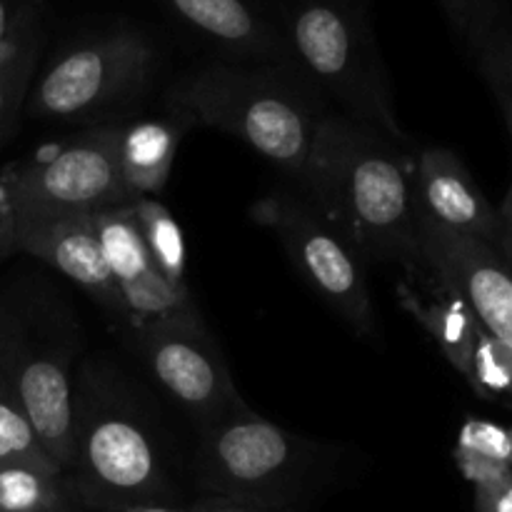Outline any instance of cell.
Wrapping results in <instances>:
<instances>
[{"label":"cell","instance_id":"6da1fadb","mask_svg":"<svg viewBox=\"0 0 512 512\" xmlns=\"http://www.w3.org/2000/svg\"><path fill=\"white\" fill-rule=\"evenodd\" d=\"M300 183L360 258L418 268L415 155L345 115L325 113Z\"/></svg>","mask_w":512,"mask_h":512},{"label":"cell","instance_id":"7a4b0ae2","mask_svg":"<svg viewBox=\"0 0 512 512\" xmlns=\"http://www.w3.org/2000/svg\"><path fill=\"white\" fill-rule=\"evenodd\" d=\"M295 68L243 70L210 65L170 88L168 105L185 123L208 125L303 178L325 113Z\"/></svg>","mask_w":512,"mask_h":512},{"label":"cell","instance_id":"3957f363","mask_svg":"<svg viewBox=\"0 0 512 512\" xmlns=\"http://www.w3.org/2000/svg\"><path fill=\"white\" fill-rule=\"evenodd\" d=\"M285 40L295 68L328 93L345 118L410 148L400 125L388 75L363 13L345 0H293L285 8Z\"/></svg>","mask_w":512,"mask_h":512},{"label":"cell","instance_id":"277c9868","mask_svg":"<svg viewBox=\"0 0 512 512\" xmlns=\"http://www.w3.org/2000/svg\"><path fill=\"white\" fill-rule=\"evenodd\" d=\"M68 475L88 510L113 512L140 503H168L173 495L150 425L123 398L95 390L93 378L75 393Z\"/></svg>","mask_w":512,"mask_h":512},{"label":"cell","instance_id":"5b68a950","mask_svg":"<svg viewBox=\"0 0 512 512\" xmlns=\"http://www.w3.org/2000/svg\"><path fill=\"white\" fill-rule=\"evenodd\" d=\"M330 458L328 445L288 433L245 408L200 428L198 480L210 495L285 512Z\"/></svg>","mask_w":512,"mask_h":512},{"label":"cell","instance_id":"8992f818","mask_svg":"<svg viewBox=\"0 0 512 512\" xmlns=\"http://www.w3.org/2000/svg\"><path fill=\"white\" fill-rule=\"evenodd\" d=\"M120 125L100 123L18 165L3 178L5 233L20 225L88 218L133 205L118 160Z\"/></svg>","mask_w":512,"mask_h":512},{"label":"cell","instance_id":"52a82bcc","mask_svg":"<svg viewBox=\"0 0 512 512\" xmlns=\"http://www.w3.org/2000/svg\"><path fill=\"white\" fill-rule=\"evenodd\" d=\"M253 220L278 235L300 278L363 338L378 335L365 260L310 200L275 193L253 205Z\"/></svg>","mask_w":512,"mask_h":512},{"label":"cell","instance_id":"ba28073f","mask_svg":"<svg viewBox=\"0 0 512 512\" xmlns=\"http://www.w3.org/2000/svg\"><path fill=\"white\" fill-rule=\"evenodd\" d=\"M155 53L133 30L100 35L60 55L35 83L30 108L48 120H95L143 93Z\"/></svg>","mask_w":512,"mask_h":512},{"label":"cell","instance_id":"9c48e42d","mask_svg":"<svg viewBox=\"0 0 512 512\" xmlns=\"http://www.w3.org/2000/svg\"><path fill=\"white\" fill-rule=\"evenodd\" d=\"M73 340L43 330L15 308H0V375L18 395L45 453L68 473L75 438Z\"/></svg>","mask_w":512,"mask_h":512},{"label":"cell","instance_id":"30bf717a","mask_svg":"<svg viewBox=\"0 0 512 512\" xmlns=\"http://www.w3.org/2000/svg\"><path fill=\"white\" fill-rule=\"evenodd\" d=\"M135 333L153 378L200 428L248 408L198 310L150 320Z\"/></svg>","mask_w":512,"mask_h":512},{"label":"cell","instance_id":"8fae6325","mask_svg":"<svg viewBox=\"0 0 512 512\" xmlns=\"http://www.w3.org/2000/svg\"><path fill=\"white\" fill-rule=\"evenodd\" d=\"M458 293L480 325L512 348V268L485 240L420 220V265Z\"/></svg>","mask_w":512,"mask_h":512},{"label":"cell","instance_id":"7c38bea8","mask_svg":"<svg viewBox=\"0 0 512 512\" xmlns=\"http://www.w3.org/2000/svg\"><path fill=\"white\" fill-rule=\"evenodd\" d=\"M93 225L103 245L105 263L118 285L125 320L133 328L165 315L198 310L188 288L173 285L155 268L130 205L93 215Z\"/></svg>","mask_w":512,"mask_h":512},{"label":"cell","instance_id":"4fadbf2b","mask_svg":"<svg viewBox=\"0 0 512 512\" xmlns=\"http://www.w3.org/2000/svg\"><path fill=\"white\" fill-rule=\"evenodd\" d=\"M415 200L425 223L498 245V210L453 150L425 148L415 155Z\"/></svg>","mask_w":512,"mask_h":512},{"label":"cell","instance_id":"5bb4252c","mask_svg":"<svg viewBox=\"0 0 512 512\" xmlns=\"http://www.w3.org/2000/svg\"><path fill=\"white\" fill-rule=\"evenodd\" d=\"M5 243L50 263L60 273L68 275L73 283H78L103 308L125 318L123 300H120L118 285L105 263L93 215L20 225V228L5 233Z\"/></svg>","mask_w":512,"mask_h":512},{"label":"cell","instance_id":"9a60e30c","mask_svg":"<svg viewBox=\"0 0 512 512\" xmlns=\"http://www.w3.org/2000/svg\"><path fill=\"white\" fill-rule=\"evenodd\" d=\"M168 5L183 23L228 53L295 68L283 30L273 28L245 0H168Z\"/></svg>","mask_w":512,"mask_h":512},{"label":"cell","instance_id":"2e32d148","mask_svg":"<svg viewBox=\"0 0 512 512\" xmlns=\"http://www.w3.org/2000/svg\"><path fill=\"white\" fill-rule=\"evenodd\" d=\"M405 273L415 275V278L405 275L408 280L400 285L405 310L433 335L445 358L455 365V370L465 375L470 358H473L480 323L470 313L468 305L458 298V293L440 278H435L430 270L413 268Z\"/></svg>","mask_w":512,"mask_h":512},{"label":"cell","instance_id":"e0dca14e","mask_svg":"<svg viewBox=\"0 0 512 512\" xmlns=\"http://www.w3.org/2000/svg\"><path fill=\"white\" fill-rule=\"evenodd\" d=\"M183 128L175 120L145 118L120 125L118 160L130 198H155L175 165Z\"/></svg>","mask_w":512,"mask_h":512},{"label":"cell","instance_id":"ac0fdd59","mask_svg":"<svg viewBox=\"0 0 512 512\" xmlns=\"http://www.w3.org/2000/svg\"><path fill=\"white\" fill-rule=\"evenodd\" d=\"M73 478L60 470L0 465V512H85Z\"/></svg>","mask_w":512,"mask_h":512},{"label":"cell","instance_id":"d6986e66","mask_svg":"<svg viewBox=\"0 0 512 512\" xmlns=\"http://www.w3.org/2000/svg\"><path fill=\"white\" fill-rule=\"evenodd\" d=\"M455 463L475 488L512 478V428L483 418L465 420L455 443Z\"/></svg>","mask_w":512,"mask_h":512},{"label":"cell","instance_id":"ffe728a7","mask_svg":"<svg viewBox=\"0 0 512 512\" xmlns=\"http://www.w3.org/2000/svg\"><path fill=\"white\" fill-rule=\"evenodd\" d=\"M130 208H133L145 248H148L160 275L178 288H188L185 285V258H188V253H185L183 230H180L173 213L155 198L135 200Z\"/></svg>","mask_w":512,"mask_h":512},{"label":"cell","instance_id":"44dd1931","mask_svg":"<svg viewBox=\"0 0 512 512\" xmlns=\"http://www.w3.org/2000/svg\"><path fill=\"white\" fill-rule=\"evenodd\" d=\"M0 465H30L40 470H60L40 445L33 423L25 415L18 395L0 375ZM63 473V470H60Z\"/></svg>","mask_w":512,"mask_h":512},{"label":"cell","instance_id":"7402d4cb","mask_svg":"<svg viewBox=\"0 0 512 512\" xmlns=\"http://www.w3.org/2000/svg\"><path fill=\"white\" fill-rule=\"evenodd\" d=\"M463 378L483 400L512 408V348L490 335L483 325Z\"/></svg>","mask_w":512,"mask_h":512},{"label":"cell","instance_id":"603a6c76","mask_svg":"<svg viewBox=\"0 0 512 512\" xmlns=\"http://www.w3.org/2000/svg\"><path fill=\"white\" fill-rule=\"evenodd\" d=\"M35 58H38V40L30 33L8 58L0 63V138L5 128L13 123L18 108L28 95L30 80H33Z\"/></svg>","mask_w":512,"mask_h":512},{"label":"cell","instance_id":"cb8c5ba5","mask_svg":"<svg viewBox=\"0 0 512 512\" xmlns=\"http://www.w3.org/2000/svg\"><path fill=\"white\" fill-rule=\"evenodd\" d=\"M480 68L503 108L512 135V35L485 40L480 50Z\"/></svg>","mask_w":512,"mask_h":512},{"label":"cell","instance_id":"d4e9b609","mask_svg":"<svg viewBox=\"0 0 512 512\" xmlns=\"http://www.w3.org/2000/svg\"><path fill=\"white\" fill-rule=\"evenodd\" d=\"M33 33L28 18H20L8 0H0V63Z\"/></svg>","mask_w":512,"mask_h":512},{"label":"cell","instance_id":"484cf974","mask_svg":"<svg viewBox=\"0 0 512 512\" xmlns=\"http://www.w3.org/2000/svg\"><path fill=\"white\" fill-rule=\"evenodd\" d=\"M475 512H512V478L475 488Z\"/></svg>","mask_w":512,"mask_h":512},{"label":"cell","instance_id":"4316f807","mask_svg":"<svg viewBox=\"0 0 512 512\" xmlns=\"http://www.w3.org/2000/svg\"><path fill=\"white\" fill-rule=\"evenodd\" d=\"M188 512H283V510L265 508V505L248 503V500L225 498V495H208L205 500L195 503Z\"/></svg>","mask_w":512,"mask_h":512},{"label":"cell","instance_id":"83f0119b","mask_svg":"<svg viewBox=\"0 0 512 512\" xmlns=\"http://www.w3.org/2000/svg\"><path fill=\"white\" fill-rule=\"evenodd\" d=\"M498 218H500V233H498V245H495V248L500 250L505 263L512 268V185L508 195H505L503 205H500Z\"/></svg>","mask_w":512,"mask_h":512},{"label":"cell","instance_id":"f1b7e54d","mask_svg":"<svg viewBox=\"0 0 512 512\" xmlns=\"http://www.w3.org/2000/svg\"><path fill=\"white\" fill-rule=\"evenodd\" d=\"M443 5L460 25L470 23V0H443Z\"/></svg>","mask_w":512,"mask_h":512},{"label":"cell","instance_id":"f546056e","mask_svg":"<svg viewBox=\"0 0 512 512\" xmlns=\"http://www.w3.org/2000/svg\"><path fill=\"white\" fill-rule=\"evenodd\" d=\"M113 512H188V510L173 508V505L168 503H140V505H128V508H120Z\"/></svg>","mask_w":512,"mask_h":512},{"label":"cell","instance_id":"4dcf8cb0","mask_svg":"<svg viewBox=\"0 0 512 512\" xmlns=\"http://www.w3.org/2000/svg\"><path fill=\"white\" fill-rule=\"evenodd\" d=\"M5 220H8V193H5L3 178H0V238L5 240Z\"/></svg>","mask_w":512,"mask_h":512}]
</instances>
